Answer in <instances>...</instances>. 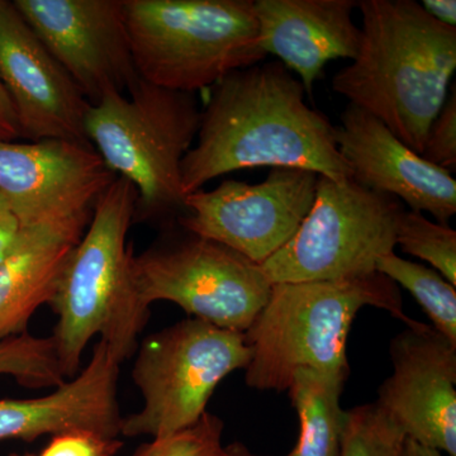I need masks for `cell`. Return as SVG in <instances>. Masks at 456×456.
Instances as JSON below:
<instances>
[{"label": "cell", "mask_w": 456, "mask_h": 456, "mask_svg": "<svg viewBox=\"0 0 456 456\" xmlns=\"http://www.w3.org/2000/svg\"><path fill=\"white\" fill-rule=\"evenodd\" d=\"M406 435L378 404L345 411L340 455L401 456Z\"/></svg>", "instance_id": "cell-23"}, {"label": "cell", "mask_w": 456, "mask_h": 456, "mask_svg": "<svg viewBox=\"0 0 456 456\" xmlns=\"http://www.w3.org/2000/svg\"><path fill=\"white\" fill-rule=\"evenodd\" d=\"M119 362L99 341L82 371L37 398L0 399V441L55 436L69 431L121 435L118 403Z\"/></svg>", "instance_id": "cell-16"}, {"label": "cell", "mask_w": 456, "mask_h": 456, "mask_svg": "<svg viewBox=\"0 0 456 456\" xmlns=\"http://www.w3.org/2000/svg\"><path fill=\"white\" fill-rule=\"evenodd\" d=\"M393 373L375 403L407 439L456 456V345L411 320L389 345Z\"/></svg>", "instance_id": "cell-13"}, {"label": "cell", "mask_w": 456, "mask_h": 456, "mask_svg": "<svg viewBox=\"0 0 456 456\" xmlns=\"http://www.w3.org/2000/svg\"><path fill=\"white\" fill-rule=\"evenodd\" d=\"M305 94L298 77L281 61L233 71L216 84L202 110L196 145L183 159L184 196L224 174L253 167L350 179L335 126L307 104Z\"/></svg>", "instance_id": "cell-1"}, {"label": "cell", "mask_w": 456, "mask_h": 456, "mask_svg": "<svg viewBox=\"0 0 456 456\" xmlns=\"http://www.w3.org/2000/svg\"><path fill=\"white\" fill-rule=\"evenodd\" d=\"M14 378L26 388H56L65 382L53 338L28 332L0 342V377Z\"/></svg>", "instance_id": "cell-21"}, {"label": "cell", "mask_w": 456, "mask_h": 456, "mask_svg": "<svg viewBox=\"0 0 456 456\" xmlns=\"http://www.w3.org/2000/svg\"><path fill=\"white\" fill-rule=\"evenodd\" d=\"M20 137H22V134H20L16 110H14L7 90L0 82V141L16 142Z\"/></svg>", "instance_id": "cell-27"}, {"label": "cell", "mask_w": 456, "mask_h": 456, "mask_svg": "<svg viewBox=\"0 0 456 456\" xmlns=\"http://www.w3.org/2000/svg\"><path fill=\"white\" fill-rule=\"evenodd\" d=\"M347 378L302 369L288 388L298 415V441L287 456L340 455L345 411L340 404Z\"/></svg>", "instance_id": "cell-19"}, {"label": "cell", "mask_w": 456, "mask_h": 456, "mask_svg": "<svg viewBox=\"0 0 456 456\" xmlns=\"http://www.w3.org/2000/svg\"><path fill=\"white\" fill-rule=\"evenodd\" d=\"M358 9V53L335 74L332 89L422 155L456 70V27L415 0H360Z\"/></svg>", "instance_id": "cell-2"}, {"label": "cell", "mask_w": 456, "mask_h": 456, "mask_svg": "<svg viewBox=\"0 0 456 456\" xmlns=\"http://www.w3.org/2000/svg\"><path fill=\"white\" fill-rule=\"evenodd\" d=\"M314 171L273 167L257 184L224 180L212 191L184 198L180 227L232 248L254 263H265L297 232L314 204Z\"/></svg>", "instance_id": "cell-10"}, {"label": "cell", "mask_w": 456, "mask_h": 456, "mask_svg": "<svg viewBox=\"0 0 456 456\" xmlns=\"http://www.w3.org/2000/svg\"><path fill=\"white\" fill-rule=\"evenodd\" d=\"M422 158L441 169H456V88L431 123Z\"/></svg>", "instance_id": "cell-25"}, {"label": "cell", "mask_w": 456, "mask_h": 456, "mask_svg": "<svg viewBox=\"0 0 456 456\" xmlns=\"http://www.w3.org/2000/svg\"><path fill=\"white\" fill-rule=\"evenodd\" d=\"M20 221L9 209L7 203L0 198V263L9 253L18 235H20Z\"/></svg>", "instance_id": "cell-28"}, {"label": "cell", "mask_w": 456, "mask_h": 456, "mask_svg": "<svg viewBox=\"0 0 456 456\" xmlns=\"http://www.w3.org/2000/svg\"><path fill=\"white\" fill-rule=\"evenodd\" d=\"M200 117L196 94L141 77L126 94L112 93L90 106L86 136L108 169L136 189L134 222L184 212L182 163L196 142Z\"/></svg>", "instance_id": "cell-5"}, {"label": "cell", "mask_w": 456, "mask_h": 456, "mask_svg": "<svg viewBox=\"0 0 456 456\" xmlns=\"http://www.w3.org/2000/svg\"><path fill=\"white\" fill-rule=\"evenodd\" d=\"M217 456H260L254 454L250 450L242 445V444L235 443L231 445L224 446Z\"/></svg>", "instance_id": "cell-31"}, {"label": "cell", "mask_w": 456, "mask_h": 456, "mask_svg": "<svg viewBox=\"0 0 456 456\" xmlns=\"http://www.w3.org/2000/svg\"><path fill=\"white\" fill-rule=\"evenodd\" d=\"M395 246L428 261L450 284L456 287V231L449 224L432 222L422 213L404 209L399 217Z\"/></svg>", "instance_id": "cell-22"}, {"label": "cell", "mask_w": 456, "mask_h": 456, "mask_svg": "<svg viewBox=\"0 0 456 456\" xmlns=\"http://www.w3.org/2000/svg\"><path fill=\"white\" fill-rule=\"evenodd\" d=\"M116 178L92 145L0 141V198L22 227L90 215Z\"/></svg>", "instance_id": "cell-12"}, {"label": "cell", "mask_w": 456, "mask_h": 456, "mask_svg": "<svg viewBox=\"0 0 456 456\" xmlns=\"http://www.w3.org/2000/svg\"><path fill=\"white\" fill-rule=\"evenodd\" d=\"M404 206L354 179L318 176L310 212L292 239L261 264L270 283L338 281L377 273L395 248Z\"/></svg>", "instance_id": "cell-8"}, {"label": "cell", "mask_w": 456, "mask_h": 456, "mask_svg": "<svg viewBox=\"0 0 456 456\" xmlns=\"http://www.w3.org/2000/svg\"><path fill=\"white\" fill-rule=\"evenodd\" d=\"M92 215L20 228L0 263V342L26 334L36 311L49 305L66 260Z\"/></svg>", "instance_id": "cell-18"}, {"label": "cell", "mask_w": 456, "mask_h": 456, "mask_svg": "<svg viewBox=\"0 0 456 456\" xmlns=\"http://www.w3.org/2000/svg\"><path fill=\"white\" fill-rule=\"evenodd\" d=\"M338 152L351 179L377 193L397 198L411 211L448 224L456 213V180L402 142L373 114L347 104L335 126Z\"/></svg>", "instance_id": "cell-15"}, {"label": "cell", "mask_w": 456, "mask_h": 456, "mask_svg": "<svg viewBox=\"0 0 456 456\" xmlns=\"http://www.w3.org/2000/svg\"><path fill=\"white\" fill-rule=\"evenodd\" d=\"M134 272L149 307L175 303L191 317L242 334L268 302L273 285L259 264L182 227L179 235L134 255Z\"/></svg>", "instance_id": "cell-9"}, {"label": "cell", "mask_w": 456, "mask_h": 456, "mask_svg": "<svg viewBox=\"0 0 456 456\" xmlns=\"http://www.w3.org/2000/svg\"><path fill=\"white\" fill-rule=\"evenodd\" d=\"M8 456H40L38 454H31V452H27V454H18V452H12Z\"/></svg>", "instance_id": "cell-32"}, {"label": "cell", "mask_w": 456, "mask_h": 456, "mask_svg": "<svg viewBox=\"0 0 456 456\" xmlns=\"http://www.w3.org/2000/svg\"><path fill=\"white\" fill-rule=\"evenodd\" d=\"M125 17L139 77L161 88L196 94L266 56L254 0H125Z\"/></svg>", "instance_id": "cell-6"}, {"label": "cell", "mask_w": 456, "mask_h": 456, "mask_svg": "<svg viewBox=\"0 0 456 456\" xmlns=\"http://www.w3.org/2000/svg\"><path fill=\"white\" fill-rule=\"evenodd\" d=\"M401 456H446L439 450L428 448V446L421 445L416 441L406 439L404 441L403 450Z\"/></svg>", "instance_id": "cell-30"}, {"label": "cell", "mask_w": 456, "mask_h": 456, "mask_svg": "<svg viewBox=\"0 0 456 456\" xmlns=\"http://www.w3.org/2000/svg\"><path fill=\"white\" fill-rule=\"evenodd\" d=\"M0 82L16 110L23 139L90 145L89 102L7 0H0Z\"/></svg>", "instance_id": "cell-14"}, {"label": "cell", "mask_w": 456, "mask_h": 456, "mask_svg": "<svg viewBox=\"0 0 456 456\" xmlns=\"http://www.w3.org/2000/svg\"><path fill=\"white\" fill-rule=\"evenodd\" d=\"M377 307L408 323L398 285L380 273L338 281L272 285L268 302L245 332L250 362L245 382L287 392L302 369L349 377L346 344L362 308Z\"/></svg>", "instance_id": "cell-4"}, {"label": "cell", "mask_w": 456, "mask_h": 456, "mask_svg": "<svg viewBox=\"0 0 456 456\" xmlns=\"http://www.w3.org/2000/svg\"><path fill=\"white\" fill-rule=\"evenodd\" d=\"M354 0H254L261 47L279 57L314 93L327 62L353 60L362 31L354 22Z\"/></svg>", "instance_id": "cell-17"}, {"label": "cell", "mask_w": 456, "mask_h": 456, "mask_svg": "<svg viewBox=\"0 0 456 456\" xmlns=\"http://www.w3.org/2000/svg\"><path fill=\"white\" fill-rule=\"evenodd\" d=\"M251 356L245 334L194 317L150 335L132 369L142 408L122 419L121 435L159 439L196 425L218 384Z\"/></svg>", "instance_id": "cell-7"}, {"label": "cell", "mask_w": 456, "mask_h": 456, "mask_svg": "<svg viewBox=\"0 0 456 456\" xmlns=\"http://www.w3.org/2000/svg\"><path fill=\"white\" fill-rule=\"evenodd\" d=\"M428 16L443 25L456 27L455 0H424L419 3Z\"/></svg>", "instance_id": "cell-29"}, {"label": "cell", "mask_w": 456, "mask_h": 456, "mask_svg": "<svg viewBox=\"0 0 456 456\" xmlns=\"http://www.w3.org/2000/svg\"><path fill=\"white\" fill-rule=\"evenodd\" d=\"M136 200L134 185L117 176L95 203L51 297L57 316L51 338L66 379L79 373L84 351L95 336L119 364L139 349L150 307L141 298L127 245Z\"/></svg>", "instance_id": "cell-3"}, {"label": "cell", "mask_w": 456, "mask_h": 456, "mask_svg": "<svg viewBox=\"0 0 456 456\" xmlns=\"http://www.w3.org/2000/svg\"><path fill=\"white\" fill-rule=\"evenodd\" d=\"M224 422L207 412L196 425L167 437L152 439L131 456H217L222 445Z\"/></svg>", "instance_id": "cell-24"}, {"label": "cell", "mask_w": 456, "mask_h": 456, "mask_svg": "<svg viewBox=\"0 0 456 456\" xmlns=\"http://www.w3.org/2000/svg\"><path fill=\"white\" fill-rule=\"evenodd\" d=\"M375 270L412 294L432 322V327L456 345V288L439 272L393 251L377 261Z\"/></svg>", "instance_id": "cell-20"}, {"label": "cell", "mask_w": 456, "mask_h": 456, "mask_svg": "<svg viewBox=\"0 0 456 456\" xmlns=\"http://www.w3.org/2000/svg\"><path fill=\"white\" fill-rule=\"evenodd\" d=\"M13 4L90 106L112 93L126 94L140 79L125 0H14Z\"/></svg>", "instance_id": "cell-11"}, {"label": "cell", "mask_w": 456, "mask_h": 456, "mask_svg": "<svg viewBox=\"0 0 456 456\" xmlns=\"http://www.w3.org/2000/svg\"><path fill=\"white\" fill-rule=\"evenodd\" d=\"M123 441L92 431H69L51 437L40 456H117Z\"/></svg>", "instance_id": "cell-26"}]
</instances>
